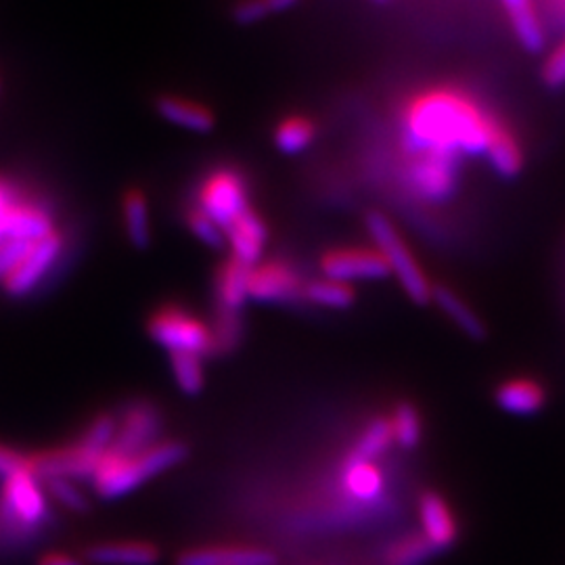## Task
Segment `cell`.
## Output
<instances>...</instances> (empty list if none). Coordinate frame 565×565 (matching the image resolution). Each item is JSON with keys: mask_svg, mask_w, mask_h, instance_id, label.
Masks as SVG:
<instances>
[{"mask_svg": "<svg viewBox=\"0 0 565 565\" xmlns=\"http://www.w3.org/2000/svg\"><path fill=\"white\" fill-rule=\"evenodd\" d=\"M23 471H30V455H23L15 448L0 445V478L9 480Z\"/></svg>", "mask_w": 565, "mask_h": 565, "instance_id": "cell-36", "label": "cell"}, {"mask_svg": "<svg viewBox=\"0 0 565 565\" xmlns=\"http://www.w3.org/2000/svg\"><path fill=\"white\" fill-rule=\"evenodd\" d=\"M499 126L490 111L455 88H429L403 109L404 145L411 153L486 156Z\"/></svg>", "mask_w": 565, "mask_h": 565, "instance_id": "cell-1", "label": "cell"}, {"mask_svg": "<svg viewBox=\"0 0 565 565\" xmlns=\"http://www.w3.org/2000/svg\"><path fill=\"white\" fill-rule=\"evenodd\" d=\"M198 205L210 214L226 231L237 218H242L249 205V193L242 174L235 170H216L202 182Z\"/></svg>", "mask_w": 565, "mask_h": 565, "instance_id": "cell-7", "label": "cell"}, {"mask_svg": "<svg viewBox=\"0 0 565 565\" xmlns=\"http://www.w3.org/2000/svg\"><path fill=\"white\" fill-rule=\"evenodd\" d=\"M345 490L359 501H373L384 490V473L373 461H352L348 459L343 471Z\"/></svg>", "mask_w": 565, "mask_h": 565, "instance_id": "cell-23", "label": "cell"}, {"mask_svg": "<svg viewBox=\"0 0 565 565\" xmlns=\"http://www.w3.org/2000/svg\"><path fill=\"white\" fill-rule=\"evenodd\" d=\"M149 335L170 354H198L203 359L216 352L212 327L174 306H166L149 319Z\"/></svg>", "mask_w": 565, "mask_h": 565, "instance_id": "cell-4", "label": "cell"}, {"mask_svg": "<svg viewBox=\"0 0 565 565\" xmlns=\"http://www.w3.org/2000/svg\"><path fill=\"white\" fill-rule=\"evenodd\" d=\"M160 553L149 543H105L88 551V559L102 565H153Z\"/></svg>", "mask_w": 565, "mask_h": 565, "instance_id": "cell-21", "label": "cell"}, {"mask_svg": "<svg viewBox=\"0 0 565 565\" xmlns=\"http://www.w3.org/2000/svg\"><path fill=\"white\" fill-rule=\"evenodd\" d=\"M121 224L128 242L137 249H147L151 245V207L141 189L132 186L121 195Z\"/></svg>", "mask_w": 565, "mask_h": 565, "instance_id": "cell-19", "label": "cell"}, {"mask_svg": "<svg viewBox=\"0 0 565 565\" xmlns=\"http://www.w3.org/2000/svg\"><path fill=\"white\" fill-rule=\"evenodd\" d=\"M422 524H424V536L427 543L436 551L452 545L457 539V522L450 513V507L446 505L445 499L427 492L422 499Z\"/></svg>", "mask_w": 565, "mask_h": 565, "instance_id": "cell-18", "label": "cell"}, {"mask_svg": "<svg viewBox=\"0 0 565 565\" xmlns=\"http://www.w3.org/2000/svg\"><path fill=\"white\" fill-rule=\"evenodd\" d=\"M170 366L174 382L184 394H200L203 382L202 356L198 354H170Z\"/></svg>", "mask_w": 565, "mask_h": 565, "instance_id": "cell-29", "label": "cell"}, {"mask_svg": "<svg viewBox=\"0 0 565 565\" xmlns=\"http://www.w3.org/2000/svg\"><path fill=\"white\" fill-rule=\"evenodd\" d=\"M184 221L189 231L200 239V242L221 249L226 245V235H224L223 226L216 223L210 214H205L200 205H193L184 212Z\"/></svg>", "mask_w": 565, "mask_h": 565, "instance_id": "cell-31", "label": "cell"}, {"mask_svg": "<svg viewBox=\"0 0 565 565\" xmlns=\"http://www.w3.org/2000/svg\"><path fill=\"white\" fill-rule=\"evenodd\" d=\"M63 245L65 239L57 228L34 243L30 252L23 256V260L13 268V273L2 281L7 294L13 298H23L30 291H34L60 260Z\"/></svg>", "mask_w": 565, "mask_h": 565, "instance_id": "cell-9", "label": "cell"}, {"mask_svg": "<svg viewBox=\"0 0 565 565\" xmlns=\"http://www.w3.org/2000/svg\"><path fill=\"white\" fill-rule=\"evenodd\" d=\"M182 459L184 448L177 443H158L135 457H120L107 450L95 469L93 484L105 499H116L128 494L149 478L181 463Z\"/></svg>", "mask_w": 565, "mask_h": 565, "instance_id": "cell-2", "label": "cell"}, {"mask_svg": "<svg viewBox=\"0 0 565 565\" xmlns=\"http://www.w3.org/2000/svg\"><path fill=\"white\" fill-rule=\"evenodd\" d=\"M156 111L162 120L189 132L207 135L216 128V116L210 107L181 95H160L156 99Z\"/></svg>", "mask_w": 565, "mask_h": 565, "instance_id": "cell-15", "label": "cell"}, {"mask_svg": "<svg viewBox=\"0 0 565 565\" xmlns=\"http://www.w3.org/2000/svg\"><path fill=\"white\" fill-rule=\"evenodd\" d=\"M486 158H488V162L492 163V168L507 179L515 177L522 170L524 153L520 149V142L515 141V137L511 135V130L507 128L505 124H501L497 128V132L492 135Z\"/></svg>", "mask_w": 565, "mask_h": 565, "instance_id": "cell-24", "label": "cell"}, {"mask_svg": "<svg viewBox=\"0 0 565 565\" xmlns=\"http://www.w3.org/2000/svg\"><path fill=\"white\" fill-rule=\"evenodd\" d=\"M315 139H317V124L306 116H287L275 126V132H273L275 147L285 156L302 153Z\"/></svg>", "mask_w": 565, "mask_h": 565, "instance_id": "cell-25", "label": "cell"}, {"mask_svg": "<svg viewBox=\"0 0 565 565\" xmlns=\"http://www.w3.org/2000/svg\"><path fill=\"white\" fill-rule=\"evenodd\" d=\"M226 245L231 247V258L245 266H256L263 258L264 247L268 242V228L258 212L247 210L242 218H237L226 231Z\"/></svg>", "mask_w": 565, "mask_h": 565, "instance_id": "cell-14", "label": "cell"}, {"mask_svg": "<svg viewBox=\"0 0 565 565\" xmlns=\"http://www.w3.org/2000/svg\"><path fill=\"white\" fill-rule=\"evenodd\" d=\"M431 300H436V303L443 308V312L448 315L455 323L459 324L467 335L484 338V324L452 289H448V287H434Z\"/></svg>", "mask_w": 565, "mask_h": 565, "instance_id": "cell-26", "label": "cell"}, {"mask_svg": "<svg viewBox=\"0 0 565 565\" xmlns=\"http://www.w3.org/2000/svg\"><path fill=\"white\" fill-rule=\"evenodd\" d=\"M116 434H118V422L111 415H102L88 425V429L82 436L81 445L99 455H105L114 446Z\"/></svg>", "mask_w": 565, "mask_h": 565, "instance_id": "cell-34", "label": "cell"}, {"mask_svg": "<svg viewBox=\"0 0 565 565\" xmlns=\"http://www.w3.org/2000/svg\"><path fill=\"white\" fill-rule=\"evenodd\" d=\"M366 231L375 243V249L384 256L385 264L392 275L398 277L406 296L417 303H427L431 300L434 287L427 281L424 268L415 260L413 252L403 239V235L396 231L392 221L382 212H369Z\"/></svg>", "mask_w": 565, "mask_h": 565, "instance_id": "cell-3", "label": "cell"}, {"mask_svg": "<svg viewBox=\"0 0 565 565\" xmlns=\"http://www.w3.org/2000/svg\"><path fill=\"white\" fill-rule=\"evenodd\" d=\"M406 184L424 202L443 203L459 184V158L443 153H413L406 166Z\"/></svg>", "mask_w": 565, "mask_h": 565, "instance_id": "cell-6", "label": "cell"}, {"mask_svg": "<svg viewBox=\"0 0 565 565\" xmlns=\"http://www.w3.org/2000/svg\"><path fill=\"white\" fill-rule=\"evenodd\" d=\"M354 287L350 282L335 281V279H317L303 285V300L324 306V308H348L354 303Z\"/></svg>", "mask_w": 565, "mask_h": 565, "instance_id": "cell-27", "label": "cell"}, {"mask_svg": "<svg viewBox=\"0 0 565 565\" xmlns=\"http://www.w3.org/2000/svg\"><path fill=\"white\" fill-rule=\"evenodd\" d=\"M162 431L160 413L151 404H132L118 422V434L109 452L120 457H135L158 445Z\"/></svg>", "mask_w": 565, "mask_h": 565, "instance_id": "cell-11", "label": "cell"}, {"mask_svg": "<svg viewBox=\"0 0 565 565\" xmlns=\"http://www.w3.org/2000/svg\"><path fill=\"white\" fill-rule=\"evenodd\" d=\"M300 0H239L233 7V20L239 25H252L258 21L266 20L275 13H282L291 7H296Z\"/></svg>", "mask_w": 565, "mask_h": 565, "instance_id": "cell-30", "label": "cell"}, {"mask_svg": "<svg viewBox=\"0 0 565 565\" xmlns=\"http://www.w3.org/2000/svg\"><path fill=\"white\" fill-rule=\"evenodd\" d=\"M55 231L51 212L0 179V245L7 242H39Z\"/></svg>", "mask_w": 565, "mask_h": 565, "instance_id": "cell-5", "label": "cell"}, {"mask_svg": "<svg viewBox=\"0 0 565 565\" xmlns=\"http://www.w3.org/2000/svg\"><path fill=\"white\" fill-rule=\"evenodd\" d=\"M497 403L513 415H532L545 404V392L536 382L511 380L499 387Z\"/></svg>", "mask_w": 565, "mask_h": 565, "instance_id": "cell-22", "label": "cell"}, {"mask_svg": "<svg viewBox=\"0 0 565 565\" xmlns=\"http://www.w3.org/2000/svg\"><path fill=\"white\" fill-rule=\"evenodd\" d=\"M277 557L258 546H203L181 555L179 565H275Z\"/></svg>", "mask_w": 565, "mask_h": 565, "instance_id": "cell-16", "label": "cell"}, {"mask_svg": "<svg viewBox=\"0 0 565 565\" xmlns=\"http://www.w3.org/2000/svg\"><path fill=\"white\" fill-rule=\"evenodd\" d=\"M392 424V434H394V440L403 448H413L419 443L422 438V419L417 415V411L408 404H403L396 408L394 417L390 419Z\"/></svg>", "mask_w": 565, "mask_h": 565, "instance_id": "cell-33", "label": "cell"}, {"mask_svg": "<svg viewBox=\"0 0 565 565\" xmlns=\"http://www.w3.org/2000/svg\"><path fill=\"white\" fill-rule=\"evenodd\" d=\"M49 492L51 497L67 509H74V511H82L86 509V497L82 494L81 488L74 484V480H67V478H55V480H49Z\"/></svg>", "mask_w": 565, "mask_h": 565, "instance_id": "cell-35", "label": "cell"}, {"mask_svg": "<svg viewBox=\"0 0 565 565\" xmlns=\"http://www.w3.org/2000/svg\"><path fill=\"white\" fill-rule=\"evenodd\" d=\"M249 268L231 258L218 268L216 275V312L239 315L249 298Z\"/></svg>", "mask_w": 565, "mask_h": 565, "instance_id": "cell-17", "label": "cell"}, {"mask_svg": "<svg viewBox=\"0 0 565 565\" xmlns=\"http://www.w3.org/2000/svg\"><path fill=\"white\" fill-rule=\"evenodd\" d=\"M436 548L427 543L425 536H406L394 543L387 551L390 565H419L425 562Z\"/></svg>", "mask_w": 565, "mask_h": 565, "instance_id": "cell-32", "label": "cell"}, {"mask_svg": "<svg viewBox=\"0 0 565 565\" xmlns=\"http://www.w3.org/2000/svg\"><path fill=\"white\" fill-rule=\"evenodd\" d=\"M103 455L82 446H65L57 450H49L42 455H30V471L39 480H55V478H93L95 469L102 461Z\"/></svg>", "mask_w": 565, "mask_h": 565, "instance_id": "cell-12", "label": "cell"}, {"mask_svg": "<svg viewBox=\"0 0 565 565\" xmlns=\"http://www.w3.org/2000/svg\"><path fill=\"white\" fill-rule=\"evenodd\" d=\"M2 518L18 530H36L49 518L46 494L32 471H23L2 486Z\"/></svg>", "mask_w": 565, "mask_h": 565, "instance_id": "cell-8", "label": "cell"}, {"mask_svg": "<svg viewBox=\"0 0 565 565\" xmlns=\"http://www.w3.org/2000/svg\"><path fill=\"white\" fill-rule=\"evenodd\" d=\"M505 9L507 18L511 21V28L518 36V41L524 44L527 51L536 53L545 46V28L536 13V7L532 0H501Z\"/></svg>", "mask_w": 565, "mask_h": 565, "instance_id": "cell-20", "label": "cell"}, {"mask_svg": "<svg viewBox=\"0 0 565 565\" xmlns=\"http://www.w3.org/2000/svg\"><path fill=\"white\" fill-rule=\"evenodd\" d=\"M321 270L324 277L343 282L375 281L392 275L384 256L369 247L331 249L321 258Z\"/></svg>", "mask_w": 565, "mask_h": 565, "instance_id": "cell-10", "label": "cell"}, {"mask_svg": "<svg viewBox=\"0 0 565 565\" xmlns=\"http://www.w3.org/2000/svg\"><path fill=\"white\" fill-rule=\"evenodd\" d=\"M303 285L289 264L258 263L249 268V298L258 302H294L303 298Z\"/></svg>", "mask_w": 565, "mask_h": 565, "instance_id": "cell-13", "label": "cell"}, {"mask_svg": "<svg viewBox=\"0 0 565 565\" xmlns=\"http://www.w3.org/2000/svg\"><path fill=\"white\" fill-rule=\"evenodd\" d=\"M39 565H82L81 559H76L74 555L67 553H49L44 555Z\"/></svg>", "mask_w": 565, "mask_h": 565, "instance_id": "cell-38", "label": "cell"}, {"mask_svg": "<svg viewBox=\"0 0 565 565\" xmlns=\"http://www.w3.org/2000/svg\"><path fill=\"white\" fill-rule=\"evenodd\" d=\"M545 81L548 86H562V84H565V41L546 60Z\"/></svg>", "mask_w": 565, "mask_h": 565, "instance_id": "cell-37", "label": "cell"}, {"mask_svg": "<svg viewBox=\"0 0 565 565\" xmlns=\"http://www.w3.org/2000/svg\"><path fill=\"white\" fill-rule=\"evenodd\" d=\"M394 440L390 419H375L364 429L359 445L354 446L350 459L352 461H373L377 455H382L390 443Z\"/></svg>", "mask_w": 565, "mask_h": 565, "instance_id": "cell-28", "label": "cell"}]
</instances>
